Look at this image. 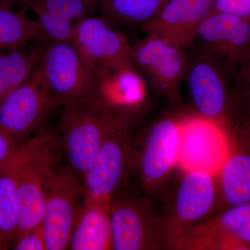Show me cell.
<instances>
[{"label": "cell", "instance_id": "cell-15", "mask_svg": "<svg viewBox=\"0 0 250 250\" xmlns=\"http://www.w3.org/2000/svg\"><path fill=\"white\" fill-rule=\"evenodd\" d=\"M97 77V92L117 111L129 113L146 97V80L134 64L99 72Z\"/></svg>", "mask_w": 250, "mask_h": 250}, {"label": "cell", "instance_id": "cell-22", "mask_svg": "<svg viewBox=\"0 0 250 250\" xmlns=\"http://www.w3.org/2000/svg\"><path fill=\"white\" fill-rule=\"evenodd\" d=\"M170 0H109L101 10L111 25L139 27L150 22Z\"/></svg>", "mask_w": 250, "mask_h": 250}, {"label": "cell", "instance_id": "cell-35", "mask_svg": "<svg viewBox=\"0 0 250 250\" xmlns=\"http://www.w3.org/2000/svg\"><path fill=\"white\" fill-rule=\"evenodd\" d=\"M108 1H109V0H102L101 7L103 6V5H104L105 4H106V3H107Z\"/></svg>", "mask_w": 250, "mask_h": 250}, {"label": "cell", "instance_id": "cell-31", "mask_svg": "<svg viewBox=\"0 0 250 250\" xmlns=\"http://www.w3.org/2000/svg\"><path fill=\"white\" fill-rule=\"evenodd\" d=\"M243 139L244 146L250 151V122L246 123L243 126Z\"/></svg>", "mask_w": 250, "mask_h": 250}, {"label": "cell", "instance_id": "cell-8", "mask_svg": "<svg viewBox=\"0 0 250 250\" xmlns=\"http://www.w3.org/2000/svg\"><path fill=\"white\" fill-rule=\"evenodd\" d=\"M184 80L200 116L219 122L238 110V94L216 61L195 52L189 57Z\"/></svg>", "mask_w": 250, "mask_h": 250}, {"label": "cell", "instance_id": "cell-24", "mask_svg": "<svg viewBox=\"0 0 250 250\" xmlns=\"http://www.w3.org/2000/svg\"><path fill=\"white\" fill-rule=\"evenodd\" d=\"M36 16L46 42H70L73 39L76 23L71 20L39 7L31 8Z\"/></svg>", "mask_w": 250, "mask_h": 250}, {"label": "cell", "instance_id": "cell-7", "mask_svg": "<svg viewBox=\"0 0 250 250\" xmlns=\"http://www.w3.org/2000/svg\"><path fill=\"white\" fill-rule=\"evenodd\" d=\"M84 200L82 177L68 165L60 166L47 195L41 223L47 250H68Z\"/></svg>", "mask_w": 250, "mask_h": 250}, {"label": "cell", "instance_id": "cell-27", "mask_svg": "<svg viewBox=\"0 0 250 250\" xmlns=\"http://www.w3.org/2000/svg\"><path fill=\"white\" fill-rule=\"evenodd\" d=\"M16 250H47L45 233L42 225L21 235L14 243Z\"/></svg>", "mask_w": 250, "mask_h": 250}, {"label": "cell", "instance_id": "cell-30", "mask_svg": "<svg viewBox=\"0 0 250 250\" xmlns=\"http://www.w3.org/2000/svg\"><path fill=\"white\" fill-rule=\"evenodd\" d=\"M239 108H243V111L246 113L247 116H248V121H247L246 123H250V98L239 95Z\"/></svg>", "mask_w": 250, "mask_h": 250}, {"label": "cell", "instance_id": "cell-12", "mask_svg": "<svg viewBox=\"0 0 250 250\" xmlns=\"http://www.w3.org/2000/svg\"><path fill=\"white\" fill-rule=\"evenodd\" d=\"M109 214L113 250L155 248V220L143 200L115 197Z\"/></svg>", "mask_w": 250, "mask_h": 250}, {"label": "cell", "instance_id": "cell-20", "mask_svg": "<svg viewBox=\"0 0 250 250\" xmlns=\"http://www.w3.org/2000/svg\"><path fill=\"white\" fill-rule=\"evenodd\" d=\"M45 43L32 42L0 52V105L30 76L40 62Z\"/></svg>", "mask_w": 250, "mask_h": 250}, {"label": "cell", "instance_id": "cell-23", "mask_svg": "<svg viewBox=\"0 0 250 250\" xmlns=\"http://www.w3.org/2000/svg\"><path fill=\"white\" fill-rule=\"evenodd\" d=\"M243 21L234 14L214 11L199 27L192 47H197V53L211 58Z\"/></svg>", "mask_w": 250, "mask_h": 250}, {"label": "cell", "instance_id": "cell-21", "mask_svg": "<svg viewBox=\"0 0 250 250\" xmlns=\"http://www.w3.org/2000/svg\"><path fill=\"white\" fill-rule=\"evenodd\" d=\"M14 6L0 4V52L32 42H46L40 26L27 16V10Z\"/></svg>", "mask_w": 250, "mask_h": 250}, {"label": "cell", "instance_id": "cell-18", "mask_svg": "<svg viewBox=\"0 0 250 250\" xmlns=\"http://www.w3.org/2000/svg\"><path fill=\"white\" fill-rule=\"evenodd\" d=\"M218 192L225 209L250 204V151L233 149L218 174Z\"/></svg>", "mask_w": 250, "mask_h": 250}, {"label": "cell", "instance_id": "cell-33", "mask_svg": "<svg viewBox=\"0 0 250 250\" xmlns=\"http://www.w3.org/2000/svg\"><path fill=\"white\" fill-rule=\"evenodd\" d=\"M9 248V243L4 235L0 232V250H7Z\"/></svg>", "mask_w": 250, "mask_h": 250}, {"label": "cell", "instance_id": "cell-4", "mask_svg": "<svg viewBox=\"0 0 250 250\" xmlns=\"http://www.w3.org/2000/svg\"><path fill=\"white\" fill-rule=\"evenodd\" d=\"M39 67L47 88L61 107L96 93V72L72 41L45 43Z\"/></svg>", "mask_w": 250, "mask_h": 250}, {"label": "cell", "instance_id": "cell-14", "mask_svg": "<svg viewBox=\"0 0 250 250\" xmlns=\"http://www.w3.org/2000/svg\"><path fill=\"white\" fill-rule=\"evenodd\" d=\"M192 238L196 248L250 250V204L224 209L194 231Z\"/></svg>", "mask_w": 250, "mask_h": 250}, {"label": "cell", "instance_id": "cell-10", "mask_svg": "<svg viewBox=\"0 0 250 250\" xmlns=\"http://www.w3.org/2000/svg\"><path fill=\"white\" fill-rule=\"evenodd\" d=\"M132 47L135 66L153 87L167 96H176L188 65L186 49L149 34L136 41Z\"/></svg>", "mask_w": 250, "mask_h": 250}, {"label": "cell", "instance_id": "cell-26", "mask_svg": "<svg viewBox=\"0 0 250 250\" xmlns=\"http://www.w3.org/2000/svg\"><path fill=\"white\" fill-rule=\"evenodd\" d=\"M222 67L237 93L250 98V47Z\"/></svg>", "mask_w": 250, "mask_h": 250}, {"label": "cell", "instance_id": "cell-16", "mask_svg": "<svg viewBox=\"0 0 250 250\" xmlns=\"http://www.w3.org/2000/svg\"><path fill=\"white\" fill-rule=\"evenodd\" d=\"M215 177L205 172H187L174 203V215L178 223L190 225L210 213L218 193Z\"/></svg>", "mask_w": 250, "mask_h": 250}, {"label": "cell", "instance_id": "cell-9", "mask_svg": "<svg viewBox=\"0 0 250 250\" xmlns=\"http://www.w3.org/2000/svg\"><path fill=\"white\" fill-rule=\"evenodd\" d=\"M72 42L96 74L134 64L132 45L103 16L79 21Z\"/></svg>", "mask_w": 250, "mask_h": 250}, {"label": "cell", "instance_id": "cell-34", "mask_svg": "<svg viewBox=\"0 0 250 250\" xmlns=\"http://www.w3.org/2000/svg\"><path fill=\"white\" fill-rule=\"evenodd\" d=\"M0 4H18V0H0Z\"/></svg>", "mask_w": 250, "mask_h": 250}, {"label": "cell", "instance_id": "cell-29", "mask_svg": "<svg viewBox=\"0 0 250 250\" xmlns=\"http://www.w3.org/2000/svg\"><path fill=\"white\" fill-rule=\"evenodd\" d=\"M239 0H214V11L234 14Z\"/></svg>", "mask_w": 250, "mask_h": 250}, {"label": "cell", "instance_id": "cell-28", "mask_svg": "<svg viewBox=\"0 0 250 250\" xmlns=\"http://www.w3.org/2000/svg\"><path fill=\"white\" fill-rule=\"evenodd\" d=\"M20 144L0 128V170L14 154Z\"/></svg>", "mask_w": 250, "mask_h": 250}, {"label": "cell", "instance_id": "cell-25", "mask_svg": "<svg viewBox=\"0 0 250 250\" xmlns=\"http://www.w3.org/2000/svg\"><path fill=\"white\" fill-rule=\"evenodd\" d=\"M18 4L27 10L42 8L68 18L76 24L90 14L83 0H18Z\"/></svg>", "mask_w": 250, "mask_h": 250}, {"label": "cell", "instance_id": "cell-13", "mask_svg": "<svg viewBox=\"0 0 250 250\" xmlns=\"http://www.w3.org/2000/svg\"><path fill=\"white\" fill-rule=\"evenodd\" d=\"M180 122L163 120L148 135L139 159L140 178L147 192L161 183L178 164Z\"/></svg>", "mask_w": 250, "mask_h": 250}, {"label": "cell", "instance_id": "cell-19", "mask_svg": "<svg viewBox=\"0 0 250 250\" xmlns=\"http://www.w3.org/2000/svg\"><path fill=\"white\" fill-rule=\"evenodd\" d=\"M22 143L0 170V232L12 244L18 232V184L24 154Z\"/></svg>", "mask_w": 250, "mask_h": 250}, {"label": "cell", "instance_id": "cell-1", "mask_svg": "<svg viewBox=\"0 0 250 250\" xmlns=\"http://www.w3.org/2000/svg\"><path fill=\"white\" fill-rule=\"evenodd\" d=\"M22 143L16 240L42 223L47 195L63 154L59 134L54 131H39Z\"/></svg>", "mask_w": 250, "mask_h": 250}, {"label": "cell", "instance_id": "cell-5", "mask_svg": "<svg viewBox=\"0 0 250 250\" xmlns=\"http://www.w3.org/2000/svg\"><path fill=\"white\" fill-rule=\"evenodd\" d=\"M61 107L49 91L39 64L27 80L0 105V128L21 143L39 133L56 108Z\"/></svg>", "mask_w": 250, "mask_h": 250}, {"label": "cell", "instance_id": "cell-11", "mask_svg": "<svg viewBox=\"0 0 250 250\" xmlns=\"http://www.w3.org/2000/svg\"><path fill=\"white\" fill-rule=\"evenodd\" d=\"M213 12L214 0H170L141 29L187 49L192 47L199 27Z\"/></svg>", "mask_w": 250, "mask_h": 250}, {"label": "cell", "instance_id": "cell-3", "mask_svg": "<svg viewBox=\"0 0 250 250\" xmlns=\"http://www.w3.org/2000/svg\"><path fill=\"white\" fill-rule=\"evenodd\" d=\"M129 136V119L126 115L108 131L93 164L82 176L85 202L111 209L131 164Z\"/></svg>", "mask_w": 250, "mask_h": 250}, {"label": "cell", "instance_id": "cell-2", "mask_svg": "<svg viewBox=\"0 0 250 250\" xmlns=\"http://www.w3.org/2000/svg\"><path fill=\"white\" fill-rule=\"evenodd\" d=\"M59 139L67 165L81 177L93 164L105 136L128 113L110 107L96 91L62 106Z\"/></svg>", "mask_w": 250, "mask_h": 250}, {"label": "cell", "instance_id": "cell-17", "mask_svg": "<svg viewBox=\"0 0 250 250\" xmlns=\"http://www.w3.org/2000/svg\"><path fill=\"white\" fill-rule=\"evenodd\" d=\"M110 210L84 201L72 231L68 250H113Z\"/></svg>", "mask_w": 250, "mask_h": 250}, {"label": "cell", "instance_id": "cell-32", "mask_svg": "<svg viewBox=\"0 0 250 250\" xmlns=\"http://www.w3.org/2000/svg\"><path fill=\"white\" fill-rule=\"evenodd\" d=\"M87 7L89 10L90 14L95 9H100L102 5V0H83Z\"/></svg>", "mask_w": 250, "mask_h": 250}, {"label": "cell", "instance_id": "cell-6", "mask_svg": "<svg viewBox=\"0 0 250 250\" xmlns=\"http://www.w3.org/2000/svg\"><path fill=\"white\" fill-rule=\"evenodd\" d=\"M231 150L221 122L202 116L181 121L177 164L186 172L216 176Z\"/></svg>", "mask_w": 250, "mask_h": 250}]
</instances>
